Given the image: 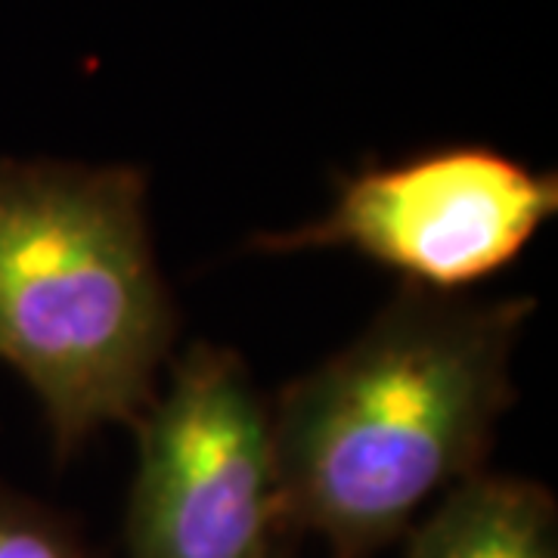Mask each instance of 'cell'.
<instances>
[{
  "instance_id": "cell-6",
  "label": "cell",
  "mask_w": 558,
  "mask_h": 558,
  "mask_svg": "<svg viewBox=\"0 0 558 558\" xmlns=\"http://www.w3.org/2000/svg\"><path fill=\"white\" fill-rule=\"evenodd\" d=\"M0 558H90V553L65 515L0 484Z\"/></svg>"
},
{
  "instance_id": "cell-3",
  "label": "cell",
  "mask_w": 558,
  "mask_h": 558,
  "mask_svg": "<svg viewBox=\"0 0 558 558\" xmlns=\"http://www.w3.org/2000/svg\"><path fill=\"white\" fill-rule=\"evenodd\" d=\"M124 558H274L286 537L270 410L230 348L193 344L143 410Z\"/></svg>"
},
{
  "instance_id": "cell-2",
  "label": "cell",
  "mask_w": 558,
  "mask_h": 558,
  "mask_svg": "<svg viewBox=\"0 0 558 558\" xmlns=\"http://www.w3.org/2000/svg\"><path fill=\"white\" fill-rule=\"evenodd\" d=\"M178 339L146 174L134 165L0 159V360L40 400L53 453L156 400Z\"/></svg>"
},
{
  "instance_id": "cell-5",
  "label": "cell",
  "mask_w": 558,
  "mask_h": 558,
  "mask_svg": "<svg viewBox=\"0 0 558 558\" xmlns=\"http://www.w3.org/2000/svg\"><path fill=\"white\" fill-rule=\"evenodd\" d=\"M407 534V558H558V506L537 481L478 472Z\"/></svg>"
},
{
  "instance_id": "cell-7",
  "label": "cell",
  "mask_w": 558,
  "mask_h": 558,
  "mask_svg": "<svg viewBox=\"0 0 558 558\" xmlns=\"http://www.w3.org/2000/svg\"><path fill=\"white\" fill-rule=\"evenodd\" d=\"M274 558H289V556H286V553H282V549H279V553H277V556H274Z\"/></svg>"
},
{
  "instance_id": "cell-4",
  "label": "cell",
  "mask_w": 558,
  "mask_h": 558,
  "mask_svg": "<svg viewBox=\"0 0 558 558\" xmlns=\"http://www.w3.org/2000/svg\"><path fill=\"white\" fill-rule=\"evenodd\" d=\"M558 211V178L494 146L450 143L339 180L329 215L252 240L267 255L348 248L403 286L457 295L509 267Z\"/></svg>"
},
{
  "instance_id": "cell-1",
  "label": "cell",
  "mask_w": 558,
  "mask_h": 558,
  "mask_svg": "<svg viewBox=\"0 0 558 558\" xmlns=\"http://www.w3.org/2000/svg\"><path fill=\"white\" fill-rule=\"evenodd\" d=\"M534 311V299L400 286L360 339L289 381L267 407L286 534L323 539L332 558H369L428 499L484 472Z\"/></svg>"
}]
</instances>
